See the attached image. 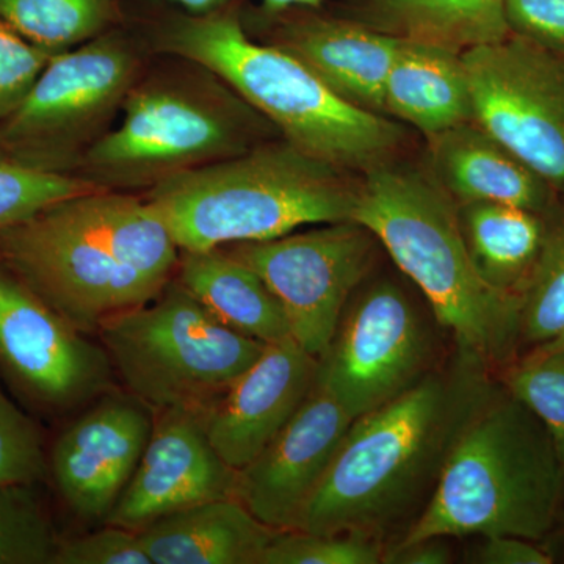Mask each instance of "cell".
Returning <instances> with one entry per match:
<instances>
[{"label": "cell", "mask_w": 564, "mask_h": 564, "mask_svg": "<svg viewBox=\"0 0 564 564\" xmlns=\"http://www.w3.org/2000/svg\"><path fill=\"white\" fill-rule=\"evenodd\" d=\"M181 250L143 195L98 188L0 231V267L82 333L150 303Z\"/></svg>", "instance_id": "cell-1"}, {"label": "cell", "mask_w": 564, "mask_h": 564, "mask_svg": "<svg viewBox=\"0 0 564 564\" xmlns=\"http://www.w3.org/2000/svg\"><path fill=\"white\" fill-rule=\"evenodd\" d=\"M473 356L423 375L399 397L351 422L295 529L381 533L425 507L456 437L491 391Z\"/></svg>", "instance_id": "cell-2"}, {"label": "cell", "mask_w": 564, "mask_h": 564, "mask_svg": "<svg viewBox=\"0 0 564 564\" xmlns=\"http://www.w3.org/2000/svg\"><path fill=\"white\" fill-rule=\"evenodd\" d=\"M154 46L217 74L281 139L344 172L395 161L406 139L399 122L345 101L288 51L250 39L232 7L169 18Z\"/></svg>", "instance_id": "cell-3"}, {"label": "cell", "mask_w": 564, "mask_h": 564, "mask_svg": "<svg viewBox=\"0 0 564 564\" xmlns=\"http://www.w3.org/2000/svg\"><path fill=\"white\" fill-rule=\"evenodd\" d=\"M564 467L543 422L510 392L486 393L456 437L429 502L393 547L426 538L551 532Z\"/></svg>", "instance_id": "cell-4"}, {"label": "cell", "mask_w": 564, "mask_h": 564, "mask_svg": "<svg viewBox=\"0 0 564 564\" xmlns=\"http://www.w3.org/2000/svg\"><path fill=\"white\" fill-rule=\"evenodd\" d=\"M351 173L304 154L284 139L170 177L141 195L181 251L261 242L304 226L352 220Z\"/></svg>", "instance_id": "cell-5"}, {"label": "cell", "mask_w": 564, "mask_h": 564, "mask_svg": "<svg viewBox=\"0 0 564 564\" xmlns=\"http://www.w3.org/2000/svg\"><path fill=\"white\" fill-rule=\"evenodd\" d=\"M352 220L377 237L421 289L464 355L499 361L521 328V299L497 291L475 269L458 206L429 170L395 161L362 174Z\"/></svg>", "instance_id": "cell-6"}, {"label": "cell", "mask_w": 564, "mask_h": 564, "mask_svg": "<svg viewBox=\"0 0 564 564\" xmlns=\"http://www.w3.org/2000/svg\"><path fill=\"white\" fill-rule=\"evenodd\" d=\"M173 58L141 73L113 128L85 154L76 176L107 191L147 192L273 139V126L217 74Z\"/></svg>", "instance_id": "cell-7"}, {"label": "cell", "mask_w": 564, "mask_h": 564, "mask_svg": "<svg viewBox=\"0 0 564 564\" xmlns=\"http://www.w3.org/2000/svg\"><path fill=\"white\" fill-rule=\"evenodd\" d=\"M98 334L137 400L199 419L267 345L223 325L176 278L150 303L107 318Z\"/></svg>", "instance_id": "cell-8"}, {"label": "cell", "mask_w": 564, "mask_h": 564, "mask_svg": "<svg viewBox=\"0 0 564 564\" xmlns=\"http://www.w3.org/2000/svg\"><path fill=\"white\" fill-rule=\"evenodd\" d=\"M143 70L135 41L113 29L52 55L28 98L0 121L7 158L40 172L76 174L113 128Z\"/></svg>", "instance_id": "cell-9"}, {"label": "cell", "mask_w": 564, "mask_h": 564, "mask_svg": "<svg viewBox=\"0 0 564 564\" xmlns=\"http://www.w3.org/2000/svg\"><path fill=\"white\" fill-rule=\"evenodd\" d=\"M377 245L372 231L348 220L223 250L262 278L284 310L292 339L321 359L351 293L372 269Z\"/></svg>", "instance_id": "cell-10"}, {"label": "cell", "mask_w": 564, "mask_h": 564, "mask_svg": "<svg viewBox=\"0 0 564 564\" xmlns=\"http://www.w3.org/2000/svg\"><path fill=\"white\" fill-rule=\"evenodd\" d=\"M474 122L555 191L564 187V55L510 32L462 52Z\"/></svg>", "instance_id": "cell-11"}, {"label": "cell", "mask_w": 564, "mask_h": 564, "mask_svg": "<svg viewBox=\"0 0 564 564\" xmlns=\"http://www.w3.org/2000/svg\"><path fill=\"white\" fill-rule=\"evenodd\" d=\"M426 350L425 329L410 296L395 282H375L340 321L318 359L315 384L355 421L417 383Z\"/></svg>", "instance_id": "cell-12"}, {"label": "cell", "mask_w": 564, "mask_h": 564, "mask_svg": "<svg viewBox=\"0 0 564 564\" xmlns=\"http://www.w3.org/2000/svg\"><path fill=\"white\" fill-rule=\"evenodd\" d=\"M106 350L0 267V373L43 413H65L109 386Z\"/></svg>", "instance_id": "cell-13"}, {"label": "cell", "mask_w": 564, "mask_h": 564, "mask_svg": "<svg viewBox=\"0 0 564 564\" xmlns=\"http://www.w3.org/2000/svg\"><path fill=\"white\" fill-rule=\"evenodd\" d=\"M351 422L343 404L314 383L284 429L237 470L236 499L262 524L295 529Z\"/></svg>", "instance_id": "cell-14"}, {"label": "cell", "mask_w": 564, "mask_h": 564, "mask_svg": "<svg viewBox=\"0 0 564 564\" xmlns=\"http://www.w3.org/2000/svg\"><path fill=\"white\" fill-rule=\"evenodd\" d=\"M150 441L106 524L139 533L166 516L236 497L237 470L207 440L198 415L158 411Z\"/></svg>", "instance_id": "cell-15"}, {"label": "cell", "mask_w": 564, "mask_h": 564, "mask_svg": "<svg viewBox=\"0 0 564 564\" xmlns=\"http://www.w3.org/2000/svg\"><path fill=\"white\" fill-rule=\"evenodd\" d=\"M147 404L109 397L55 441L50 474L77 518L107 521L131 481L152 432Z\"/></svg>", "instance_id": "cell-16"}, {"label": "cell", "mask_w": 564, "mask_h": 564, "mask_svg": "<svg viewBox=\"0 0 564 564\" xmlns=\"http://www.w3.org/2000/svg\"><path fill=\"white\" fill-rule=\"evenodd\" d=\"M318 359L292 337L267 344L258 359L202 419L207 440L232 469L251 463L314 388Z\"/></svg>", "instance_id": "cell-17"}, {"label": "cell", "mask_w": 564, "mask_h": 564, "mask_svg": "<svg viewBox=\"0 0 564 564\" xmlns=\"http://www.w3.org/2000/svg\"><path fill=\"white\" fill-rule=\"evenodd\" d=\"M263 20L274 25L272 44L303 62L336 95L386 115V80L402 36L318 9L285 10Z\"/></svg>", "instance_id": "cell-18"}, {"label": "cell", "mask_w": 564, "mask_h": 564, "mask_svg": "<svg viewBox=\"0 0 564 564\" xmlns=\"http://www.w3.org/2000/svg\"><path fill=\"white\" fill-rule=\"evenodd\" d=\"M426 140V170L456 206L500 203L544 215L555 202V188L477 122Z\"/></svg>", "instance_id": "cell-19"}, {"label": "cell", "mask_w": 564, "mask_h": 564, "mask_svg": "<svg viewBox=\"0 0 564 564\" xmlns=\"http://www.w3.org/2000/svg\"><path fill=\"white\" fill-rule=\"evenodd\" d=\"M276 533L228 497L159 519L139 536L152 564H261Z\"/></svg>", "instance_id": "cell-20"}, {"label": "cell", "mask_w": 564, "mask_h": 564, "mask_svg": "<svg viewBox=\"0 0 564 564\" xmlns=\"http://www.w3.org/2000/svg\"><path fill=\"white\" fill-rule=\"evenodd\" d=\"M384 110L426 139L474 121L462 52L402 36L386 80Z\"/></svg>", "instance_id": "cell-21"}, {"label": "cell", "mask_w": 564, "mask_h": 564, "mask_svg": "<svg viewBox=\"0 0 564 564\" xmlns=\"http://www.w3.org/2000/svg\"><path fill=\"white\" fill-rule=\"evenodd\" d=\"M174 278L234 332L263 344L292 337L284 310L269 285L223 248L181 251Z\"/></svg>", "instance_id": "cell-22"}, {"label": "cell", "mask_w": 564, "mask_h": 564, "mask_svg": "<svg viewBox=\"0 0 564 564\" xmlns=\"http://www.w3.org/2000/svg\"><path fill=\"white\" fill-rule=\"evenodd\" d=\"M352 18L458 52L510 35L505 0H359Z\"/></svg>", "instance_id": "cell-23"}, {"label": "cell", "mask_w": 564, "mask_h": 564, "mask_svg": "<svg viewBox=\"0 0 564 564\" xmlns=\"http://www.w3.org/2000/svg\"><path fill=\"white\" fill-rule=\"evenodd\" d=\"M458 218L480 276L521 299L543 245V215L511 204L469 203L458 206Z\"/></svg>", "instance_id": "cell-24"}, {"label": "cell", "mask_w": 564, "mask_h": 564, "mask_svg": "<svg viewBox=\"0 0 564 564\" xmlns=\"http://www.w3.org/2000/svg\"><path fill=\"white\" fill-rule=\"evenodd\" d=\"M117 0H0V20L51 54L110 31Z\"/></svg>", "instance_id": "cell-25"}, {"label": "cell", "mask_w": 564, "mask_h": 564, "mask_svg": "<svg viewBox=\"0 0 564 564\" xmlns=\"http://www.w3.org/2000/svg\"><path fill=\"white\" fill-rule=\"evenodd\" d=\"M543 217V245L522 288L519 328V337L536 347L564 332V187Z\"/></svg>", "instance_id": "cell-26"}, {"label": "cell", "mask_w": 564, "mask_h": 564, "mask_svg": "<svg viewBox=\"0 0 564 564\" xmlns=\"http://www.w3.org/2000/svg\"><path fill=\"white\" fill-rule=\"evenodd\" d=\"M61 541L35 485H0V564H54Z\"/></svg>", "instance_id": "cell-27"}, {"label": "cell", "mask_w": 564, "mask_h": 564, "mask_svg": "<svg viewBox=\"0 0 564 564\" xmlns=\"http://www.w3.org/2000/svg\"><path fill=\"white\" fill-rule=\"evenodd\" d=\"M505 384L543 422L564 467V350L534 348L508 372Z\"/></svg>", "instance_id": "cell-28"}, {"label": "cell", "mask_w": 564, "mask_h": 564, "mask_svg": "<svg viewBox=\"0 0 564 564\" xmlns=\"http://www.w3.org/2000/svg\"><path fill=\"white\" fill-rule=\"evenodd\" d=\"M98 185L76 176L28 169L10 161L0 163V231L28 220L63 199L98 191Z\"/></svg>", "instance_id": "cell-29"}, {"label": "cell", "mask_w": 564, "mask_h": 564, "mask_svg": "<svg viewBox=\"0 0 564 564\" xmlns=\"http://www.w3.org/2000/svg\"><path fill=\"white\" fill-rule=\"evenodd\" d=\"M386 554L377 534L278 532L261 564H378Z\"/></svg>", "instance_id": "cell-30"}, {"label": "cell", "mask_w": 564, "mask_h": 564, "mask_svg": "<svg viewBox=\"0 0 564 564\" xmlns=\"http://www.w3.org/2000/svg\"><path fill=\"white\" fill-rule=\"evenodd\" d=\"M50 474L39 425L0 389V485H36Z\"/></svg>", "instance_id": "cell-31"}, {"label": "cell", "mask_w": 564, "mask_h": 564, "mask_svg": "<svg viewBox=\"0 0 564 564\" xmlns=\"http://www.w3.org/2000/svg\"><path fill=\"white\" fill-rule=\"evenodd\" d=\"M52 55L0 20V121L28 98Z\"/></svg>", "instance_id": "cell-32"}, {"label": "cell", "mask_w": 564, "mask_h": 564, "mask_svg": "<svg viewBox=\"0 0 564 564\" xmlns=\"http://www.w3.org/2000/svg\"><path fill=\"white\" fill-rule=\"evenodd\" d=\"M54 564H152L139 533L107 524L99 532L62 540Z\"/></svg>", "instance_id": "cell-33"}, {"label": "cell", "mask_w": 564, "mask_h": 564, "mask_svg": "<svg viewBox=\"0 0 564 564\" xmlns=\"http://www.w3.org/2000/svg\"><path fill=\"white\" fill-rule=\"evenodd\" d=\"M508 29L564 55V0H505Z\"/></svg>", "instance_id": "cell-34"}, {"label": "cell", "mask_w": 564, "mask_h": 564, "mask_svg": "<svg viewBox=\"0 0 564 564\" xmlns=\"http://www.w3.org/2000/svg\"><path fill=\"white\" fill-rule=\"evenodd\" d=\"M478 562L485 564H551V555L525 538L510 534L486 536L477 555Z\"/></svg>", "instance_id": "cell-35"}, {"label": "cell", "mask_w": 564, "mask_h": 564, "mask_svg": "<svg viewBox=\"0 0 564 564\" xmlns=\"http://www.w3.org/2000/svg\"><path fill=\"white\" fill-rule=\"evenodd\" d=\"M445 538H426L413 544L392 547L386 551L383 563L391 564H447L452 562V552Z\"/></svg>", "instance_id": "cell-36"}, {"label": "cell", "mask_w": 564, "mask_h": 564, "mask_svg": "<svg viewBox=\"0 0 564 564\" xmlns=\"http://www.w3.org/2000/svg\"><path fill=\"white\" fill-rule=\"evenodd\" d=\"M323 0H262L261 17H273L291 9H321Z\"/></svg>", "instance_id": "cell-37"}, {"label": "cell", "mask_w": 564, "mask_h": 564, "mask_svg": "<svg viewBox=\"0 0 564 564\" xmlns=\"http://www.w3.org/2000/svg\"><path fill=\"white\" fill-rule=\"evenodd\" d=\"M173 2L180 3V6L191 11V13L202 14L221 9L229 0H173Z\"/></svg>", "instance_id": "cell-38"}, {"label": "cell", "mask_w": 564, "mask_h": 564, "mask_svg": "<svg viewBox=\"0 0 564 564\" xmlns=\"http://www.w3.org/2000/svg\"><path fill=\"white\" fill-rule=\"evenodd\" d=\"M538 347L551 348V350H564V332L560 333L554 339L549 340V343L538 345Z\"/></svg>", "instance_id": "cell-39"}, {"label": "cell", "mask_w": 564, "mask_h": 564, "mask_svg": "<svg viewBox=\"0 0 564 564\" xmlns=\"http://www.w3.org/2000/svg\"><path fill=\"white\" fill-rule=\"evenodd\" d=\"M9 161L6 151H3L2 143H0V163Z\"/></svg>", "instance_id": "cell-40"}]
</instances>
